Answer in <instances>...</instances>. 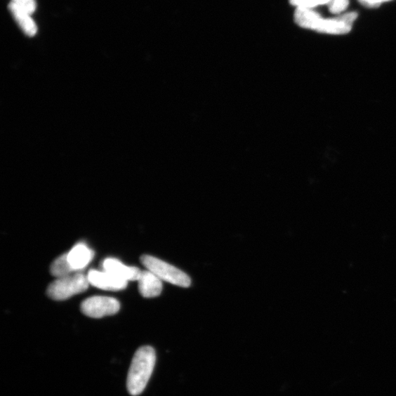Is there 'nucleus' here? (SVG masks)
I'll list each match as a JSON object with an SVG mask.
<instances>
[{"label": "nucleus", "instance_id": "ddd939ff", "mask_svg": "<svg viewBox=\"0 0 396 396\" xmlns=\"http://www.w3.org/2000/svg\"><path fill=\"white\" fill-rule=\"evenodd\" d=\"M296 8L313 9L317 6L327 5L330 0H289Z\"/></svg>", "mask_w": 396, "mask_h": 396}, {"label": "nucleus", "instance_id": "0eeeda50", "mask_svg": "<svg viewBox=\"0 0 396 396\" xmlns=\"http://www.w3.org/2000/svg\"><path fill=\"white\" fill-rule=\"evenodd\" d=\"M103 270L112 274L126 282H134L138 280L142 271L136 267H128L124 265L118 259L108 258L103 263Z\"/></svg>", "mask_w": 396, "mask_h": 396}, {"label": "nucleus", "instance_id": "1a4fd4ad", "mask_svg": "<svg viewBox=\"0 0 396 396\" xmlns=\"http://www.w3.org/2000/svg\"><path fill=\"white\" fill-rule=\"evenodd\" d=\"M8 8L13 19L25 34L29 37H35L38 28L35 22L31 18V13L12 2L9 4Z\"/></svg>", "mask_w": 396, "mask_h": 396}, {"label": "nucleus", "instance_id": "6e6552de", "mask_svg": "<svg viewBox=\"0 0 396 396\" xmlns=\"http://www.w3.org/2000/svg\"><path fill=\"white\" fill-rule=\"evenodd\" d=\"M138 282L139 291L145 298H154L162 291V280L150 270L142 271Z\"/></svg>", "mask_w": 396, "mask_h": 396}, {"label": "nucleus", "instance_id": "9b49d317", "mask_svg": "<svg viewBox=\"0 0 396 396\" xmlns=\"http://www.w3.org/2000/svg\"><path fill=\"white\" fill-rule=\"evenodd\" d=\"M293 18L297 25L316 32L322 19L319 13L308 8H296Z\"/></svg>", "mask_w": 396, "mask_h": 396}, {"label": "nucleus", "instance_id": "39448f33", "mask_svg": "<svg viewBox=\"0 0 396 396\" xmlns=\"http://www.w3.org/2000/svg\"><path fill=\"white\" fill-rule=\"evenodd\" d=\"M357 15L356 12H350L334 18H322L317 32L335 36L348 34L352 30Z\"/></svg>", "mask_w": 396, "mask_h": 396}, {"label": "nucleus", "instance_id": "f03ea898", "mask_svg": "<svg viewBox=\"0 0 396 396\" xmlns=\"http://www.w3.org/2000/svg\"><path fill=\"white\" fill-rule=\"evenodd\" d=\"M89 285L88 276L78 272L58 278L48 287L47 294L54 301H65L76 294L86 291Z\"/></svg>", "mask_w": 396, "mask_h": 396}, {"label": "nucleus", "instance_id": "f8f14e48", "mask_svg": "<svg viewBox=\"0 0 396 396\" xmlns=\"http://www.w3.org/2000/svg\"><path fill=\"white\" fill-rule=\"evenodd\" d=\"M51 272L54 277L60 278L77 272L71 266L67 253H66L54 260L51 267Z\"/></svg>", "mask_w": 396, "mask_h": 396}, {"label": "nucleus", "instance_id": "4468645a", "mask_svg": "<svg viewBox=\"0 0 396 396\" xmlns=\"http://www.w3.org/2000/svg\"><path fill=\"white\" fill-rule=\"evenodd\" d=\"M327 5L330 13L338 15L348 8L350 0H330Z\"/></svg>", "mask_w": 396, "mask_h": 396}, {"label": "nucleus", "instance_id": "2eb2a0df", "mask_svg": "<svg viewBox=\"0 0 396 396\" xmlns=\"http://www.w3.org/2000/svg\"><path fill=\"white\" fill-rule=\"evenodd\" d=\"M12 3L22 8L31 14L37 10L36 0H12Z\"/></svg>", "mask_w": 396, "mask_h": 396}, {"label": "nucleus", "instance_id": "dca6fc26", "mask_svg": "<svg viewBox=\"0 0 396 396\" xmlns=\"http://www.w3.org/2000/svg\"><path fill=\"white\" fill-rule=\"evenodd\" d=\"M362 5L368 8H376L385 2L390 1V0H358Z\"/></svg>", "mask_w": 396, "mask_h": 396}, {"label": "nucleus", "instance_id": "f257e3e1", "mask_svg": "<svg viewBox=\"0 0 396 396\" xmlns=\"http://www.w3.org/2000/svg\"><path fill=\"white\" fill-rule=\"evenodd\" d=\"M156 359V352L152 346H143L136 352L127 377L130 395L138 396L144 391L153 374Z\"/></svg>", "mask_w": 396, "mask_h": 396}, {"label": "nucleus", "instance_id": "9d476101", "mask_svg": "<svg viewBox=\"0 0 396 396\" xmlns=\"http://www.w3.org/2000/svg\"><path fill=\"white\" fill-rule=\"evenodd\" d=\"M71 266L76 272L85 269L94 256L93 251L84 244H78L67 253Z\"/></svg>", "mask_w": 396, "mask_h": 396}, {"label": "nucleus", "instance_id": "7ed1b4c3", "mask_svg": "<svg viewBox=\"0 0 396 396\" xmlns=\"http://www.w3.org/2000/svg\"><path fill=\"white\" fill-rule=\"evenodd\" d=\"M143 265L157 275L161 280L173 285L188 288L191 285L190 277L184 272L156 257L144 255L140 258Z\"/></svg>", "mask_w": 396, "mask_h": 396}, {"label": "nucleus", "instance_id": "20e7f679", "mask_svg": "<svg viewBox=\"0 0 396 396\" xmlns=\"http://www.w3.org/2000/svg\"><path fill=\"white\" fill-rule=\"evenodd\" d=\"M120 308L121 305L117 299L102 296L90 297L81 304V310L84 315L93 319L114 315Z\"/></svg>", "mask_w": 396, "mask_h": 396}, {"label": "nucleus", "instance_id": "423d86ee", "mask_svg": "<svg viewBox=\"0 0 396 396\" xmlns=\"http://www.w3.org/2000/svg\"><path fill=\"white\" fill-rule=\"evenodd\" d=\"M91 285L100 289L107 291H119L125 289L128 282L112 274L103 271L91 270L88 274Z\"/></svg>", "mask_w": 396, "mask_h": 396}]
</instances>
